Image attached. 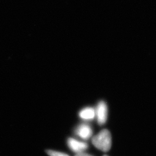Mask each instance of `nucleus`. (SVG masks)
Masks as SVG:
<instances>
[{
  "mask_svg": "<svg viewBox=\"0 0 156 156\" xmlns=\"http://www.w3.org/2000/svg\"><path fill=\"white\" fill-rule=\"evenodd\" d=\"M92 143L96 148L100 151L106 152L111 149L112 146V136L109 130L104 129L92 138Z\"/></svg>",
  "mask_w": 156,
  "mask_h": 156,
  "instance_id": "nucleus-1",
  "label": "nucleus"
},
{
  "mask_svg": "<svg viewBox=\"0 0 156 156\" xmlns=\"http://www.w3.org/2000/svg\"><path fill=\"white\" fill-rule=\"evenodd\" d=\"M95 116L97 122L100 125H103L106 123L108 116V108L106 103L104 101H101L98 104L95 111Z\"/></svg>",
  "mask_w": 156,
  "mask_h": 156,
  "instance_id": "nucleus-2",
  "label": "nucleus"
},
{
  "mask_svg": "<svg viewBox=\"0 0 156 156\" xmlns=\"http://www.w3.org/2000/svg\"><path fill=\"white\" fill-rule=\"evenodd\" d=\"M67 144L69 149L77 154L83 152L88 148L87 144L71 138L68 140Z\"/></svg>",
  "mask_w": 156,
  "mask_h": 156,
  "instance_id": "nucleus-3",
  "label": "nucleus"
},
{
  "mask_svg": "<svg viewBox=\"0 0 156 156\" xmlns=\"http://www.w3.org/2000/svg\"><path fill=\"white\" fill-rule=\"evenodd\" d=\"M76 134L83 140H88L92 136L93 130L88 124H82L76 128Z\"/></svg>",
  "mask_w": 156,
  "mask_h": 156,
  "instance_id": "nucleus-4",
  "label": "nucleus"
},
{
  "mask_svg": "<svg viewBox=\"0 0 156 156\" xmlns=\"http://www.w3.org/2000/svg\"><path fill=\"white\" fill-rule=\"evenodd\" d=\"M79 116L84 120H92L95 116V111L92 108H86L79 113Z\"/></svg>",
  "mask_w": 156,
  "mask_h": 156,
  "instance_id": "nucleus-5",
  "label": "nucleus"
},
{
  "mask_svg": "<svg viewBox=\"0 0 156 156\" xmlns=\"http://www.w3.org/2000/svg\"><path fill=\"white\" fill-rule=\"evenodd\" d=\"M46 153L50 156H69L67 154L54 151H48Z\"/></svg>",
  "mask_w": 156,
  "mask_h": 156,
  "instance_id": "nucleus-6",
  "label": "nucleus"
},
{
  "mask_svg": "<svg viewBox=\"0 0 156 156\" xmlns=\"http://www.w3.org/2000/svg\"><path fill=\"white\" fill-rule=\"evenodd\" d=\"M75 156H92L90 154H89L87 153H84V152H82V153H78L76 154V155Z\"/></svg>",
  "mask_w": 156,
  "mask_h": 156,
  "instance_id": "nucleus-7",
  "label": "nucleus"
},
{
  "mask_svg": "<svg viewBox=\"0 0 156 156\" xmlns=\"http://www.w3.org/2000/svg\"><path fill=\"white\" fill-rule=\"evenodd\" d=\"M106 156V155H105V156Z\"/></svg>",
  "mask_w": 156,
  "mask_h": 156,
  "instance_id": "nucleus-8",
  "label": "nucleus"
}]
</instances>
